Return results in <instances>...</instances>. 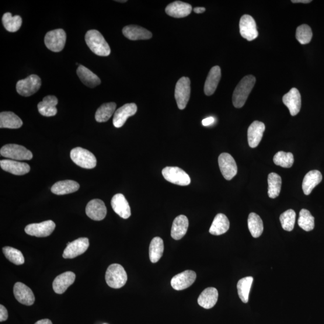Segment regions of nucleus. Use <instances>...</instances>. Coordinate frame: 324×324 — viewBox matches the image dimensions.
Instances as JSON below:
<instances>
[{"label": "nucleus", "mask_w": 324, "mask_h": 324, "mask_svg": "<svg viewBox=\"0 0 324 324\" xmlns=\"http://www.w3.org/2000/svg\"><path fill=\"white\" fill-rule=\"evenodd\" d=\"M163 251H164V244L161 238L155 237L152 240L149 247V256L152 263H158L161 258Z\"/></svg>", "instance_id": "34"}, {"label": "nucleus", "mask_w": 324, "mask_h": 324, "mask_svg": "<svg viewBox=\"0 0 324 324\" xmlns=\"http://www.w3.org/2000/svg\"><path fill=\"white\" fill-rule=\"evenodd\" d=\"M0 154L5 158L15 160H29L33 159V154L24 146L17 144H7L1 148Z\"/></svg>", "instance_id": "5"}, {"label": "nucleus", "mask_w": 324, "mask_h": 324, "mask_svg": "<svg viewBox=\"0 0 324 324\" xmlns=\"http://www.w3.org/2000/svg\"><path fill=\"white\" fill-rule=\"evenodd\" d=\"M138 107L134 103L125 104L118 108L115 112L113 118V124L116 128L123 126L128 117L134 116L137 113Z\"/></svg>", "instance_id": "14"}, {"label": "nucleus", "mask_w": 324, "mask_h": 324, "mask_svg": "<svg viewBox=\"0 0 324 324\" xmlns=\"http://www.w3.org/2000/svg\"><path fill=\"white\" fill-rule=\"evenodd\" d=\"M162 174L166 181L177 185L185 186L191 183L189 176L179 167H166L162 170Z\"/></svg>", "instance_id": "8"}, {"label": "nucleus", "mask_w": 324, "mask_h": 324, "mask_svg": "<svg viewBox=\"0 0 324 324\" xmlns=\"http://www.w3.org/2000/svg\"><path fill=\"white\" fill-rule=\"evenodd\" d=\"M197 274L193 271L186 270L173 277L170 284L177 291L185 290L192 285L196 280Z\"/></svg>", "instance_id": "15"}, {"label": "nucleus", "mask_w": 324, "mask_h": 324, "mask_svg": "<svg viewBox=\"0 0 324 324\" xmlns=\"http://www.w3.org/2000/svg\"><path fill=\"white\" fill-rule=\"evenodd\" d=\"M229 226L228 218L224 214H218L215 215L209 232L212 235H221L228 231Z\"/></svg>", "instance_id": "32"}, {"label": "nucleus", "mask_w": 324, "mask_h": 324, "mask_svg": "<svg viewBox=\"0 0 324 324\" xmlns=\"http://www.w3.org/2000/svg\"><path fill=\"white\" fill-rule=\"evenodd\" d=\"M221 78V69L218 66L211 68L205 82L204 93L210 96L214 93Z\"/></svg>", "instance_id": "25"}, {"label": "nucleus", "mask_w": 324, "mask_h": 324, "mask_svg": "<svg viewBox=\"0 0 324 324\" xmlns=\"http://www.w3.org/2000/svg\"><path fill=\"white\" fill-rule=\"evenodd\" d=\"M268 197L272 199L279 196L282 187V179L276 173H270L268 176Z\"/></svg>", "instance_id": "36"}, {"label": "nucleus", "mask_w": 324, "mask_h": 324, "mask_svg": "<svg viewBox=\"0 0 324 324\" xmlns=\"http://www.w3.org/2000/svg\"><path fill=\"white\" fill-rule=\"evenodd\" d=\"M273 162L277 166L290 168L294 164V155L291 153L278 152L274 155Z\"/></svg>", "instance_id": "41"}, {"label": "nucleus", "mask_w": 324, "mask_h": 324, "mask_svg": "<svg viewBox=\"0 0 324 324\" xmlns=\"http://www.w3.org/2000/svg\"><path fill=\"white\" fill-rule=\"evenodd\" d=\"M3 252L7 259L17 266L23 265L25 262L23 253L19 250L11 247L6 246L3 247Z\"/></svg>", "instance_id": "42"}, {"label": "nucleus", "mask_w": 324, "mask_h": 324, "mask_svg": "<svg viewBox=\"0 0 324 324\" xmlns=\"http://www.w3.org/2000/svg\"><path fill=\"white\" fill-rule=\"evenodd\" d=\"M71 158L76 165L85 169H93L97 165L95 155L87 149L76 147L72 149Z\"/></svg>", "instance_id": "4"}, {"label": "nucleus", "mask_w": 324, "mask_h": 324, "mask_svg": "<svg viewBox=\"0 0 324 324\" xmlns=\"http://www.w3.org/2000/svg\"><path fill=\"white\" fill-rule=\"evenodd\" d=\"M111 205L113 210L121 218L127 219L131 215L129 204L123 194L114 195L111 200Z\"/></svg>", "instance_id": "22"}, {"label": "nucleus", "mask_w": 324, "mask_h": 324, "mask_svg": "<svg viewBox=\"0 0 324 324\" xmlns=\"http://www.w3.org/2000/svg\"><path fill=\"white\" fill-rule=\"evenodd\" d=\"M284 103L290 110L292 116H295L299 113L301 106V97L298 89L292 88L285 94L282 98Z\"/></svg>", "instance_id": "16"}, {"label": "nucleus", "mask_w": 324, "mask_h": 324, "mask_svg": "<svg viewBox=\"0 0 324 324\" xmlns=\"http://www.w3.org/2000/svg\"><path fill=\"white\" fill-rule=\"evenodd\" d=\"M205 8H203V7H201V8H200V7H198V8H195L193 9V11L198 14H200V13H203L205 11Z\"/></svg>", "instance_id": "48"}, {"label": "nucleus", "mask_w": 324, "mask_h": 324, "mask_svg": "<svg viewBox=\"0 0 324 324\" xmlns=\"http://www.w3.org/2000/svg\"><path fill=\"white\" fill-rule=\"evenodd\" d=\"M292 3H305V4H308V3H311V0H292Z\"/></svg>", "instance_id": "49"}, {"label": "nucleus", "mask_w": 324, "mask_h": 324, "mask_svg": "<svg viewBox=\"0 0 324 324\" xmlns=\"http://www.w3.org/2000/svg\"><path fill=\"white\" fill-rule=\"evenodd\" d=\"M35 324H52L51 320L48 319H44L38 320Z\"/></svg>", "instance_id": "47"}, {"label": "nucleus", "mask_w": 324, "mask_h": 324, "mask_svg": "<svg viewBox=\"0 0 324 324\" xmlns=\"http://www.w3.org/2000/svg\"><path fill=\"white\" fill-rule=\"evenodd\" d=\"M0 165L5 171L16 176L25 175L30 170V166L27 163L13 160H2L0 161Z\"/></svg>", "instance_id": "20"}, {"label": "nucleus", "mask_w": 324, "mask_h": 324, "mask_svg": "<svg viewBox=\"0 0 324 324\" xmlns=\"http://www.w3.org/2000/svg\"><path fill=\"white\" fill-rule=\"evenodd\" d=\"M117 104L114 102L104 103L97 110L95 119L99 123H104L110 119L116 111Z\"/></svg>", "instance_id": "35"}, {"label": "nucleus", "mask_w": 324, "mask_h": 324, "mask_svg": "<svg viewBox=\"0 0 324 324\" xmlns=\"http://www.w3.org/2000/svg\"><path fill=\"white\" fill-rule=\"evenodd\" d=\"M313 33L311 28L306 24L299 26L296 31V39L302 45L311 42Z\"/></svg>", "instance_id": "44"}, {"label": "nucleus", "mask_w": 324, "mask_h": 324, "mask_svg": "<svg viewBox=\"0 0 324 324\" xmlns=\"http://www.w3.org/2000/svg\"><path fill=\"white\" fill-rule=\"evenodd\" d=\"M79 187V183L75 181L63 180L55 183L51 190L55 195H64L75 192Z\"/></svg>", "instance_id": "31"}, {"label": "nucleus", "mask_w": 324, "mask_h": 324, "mask_svg": "<svg viewBox=\"0 0 324 324\" xmlns=\"http://www.w3.org/2000/svg\"><path fill=\"white\" fill-rule=\"evenodd\" d=\"M90 246L89 240L87 238H79L67 244L62 257L65 259H73L85 253Z\"/></svg>", "instance_id": "11"}, {"label": "nucleus", "mask_w": 324, "mask_h": 324, "mask_svg": "<svg viewBox=\"0 0 324 324\" xmlns=\"http://www.w3.org/2000/svg\"><path fill=\"white\" fill-rule=\"evenodd\" d=\"M55 223L52 221H47L27 225L25 231L28 235L37 236V237H46L50 236L55 228Z\"/></svg>", "instance_id": "13"}, {"label": "nucleus", "mask_w": 324, "mask_h": 324, "mask_svg": "<svg viewBox=\"0 0 324 324\" xmlns=\"http://www.w3.org/2000/svg\"><path fill=\"white\" fill-rule=\"evenodd\" d=\"M58 99L54 96L45 97L43 100L38 104L37 107L41 115L45 117H52L57 113L56 108Z\"/></svg>", "instance_id": "27"}, {"label": "nucleus", "mask_w": 324, "mask_h": 324, "mask_svg": "<svg viewBox=\"0 0 324 324\" xmlns=\"http://www.w3.org/2000/svg\"><path fill=\"white\" fill-rule=\"evenodd\" d=\"M116 2L118 3H126L127 2L126 0H123V1H120V0H118V1H116Z\"/></svg>", "instance_id": "50"}, {"label": "nucleus", "mask_w": 324, "mask_h": 324, "mask_svg": "<svg viewBox=\"0 0 324 324\" xmlns=\"http://www.w3.org/2000/svg\"><path fill=\"white\" fill-rule=\"evenodd\" d=\"M85 39L87 46L97 55L107 57L110 55L109 45L99 31L92 30L87 31Z\"/></svg>", "instance_id": "2"}, {"label": "nucleus", "mask_w": 324, "mask_h": 324, "mask_svg": "<svg viewBox=\"0 0 324 324\" xmlns=\"http://www.w3.org/2000/svg\"><path fill=\"white\" fill-rule=\"evenodd\" d=\"M255 82L256 78L253 75L246 76L240 81L233 93V106L236 108H241L245 105Z\"/></svg>", "instance_id": "1"}, {"label": "nucleus", "mask_w": 324, "mask_h": 324, "mask_svg": "<svg viewBox=\"0 0 324 324\" xmlns=\"http://www.w3.org/2000/svg\"><path fill=\"white\" fill-rule=\"evenodd\" d=\"M76 276L75 273L71 271H67L59 275L55 278L52 287L55 293L58 294H63L68 290L70 286L74 283Z\"/></svg>", "instance_id": "21"}, {"label": "nucleus", "mask_w": 324, "mask_h": 324, "mask_svg": "<svg viewBox=\"0 0 324 324\" xmlns=\"http://www.w3.org/2000/svg\"><path fill=\"white\" fill-rule=\"evenodd\" d=\"M239 26L240 34L246 40L252 41L258 36L256 24L253 17L249 15L242 16L240 20Z\"/></svg>", "instance_id": "12"}, {"label": "nucleus", "mask_w": 324, "mask_h": 324, "mask_svg": "<svg viewBox=\"0 0 324 324\" xmlns=\"http://www.w3.org/2000/svg\"><path fill=\"white\" fill-rule=\"evenodd\" d=\"M76 72L83 84L90 88H94L100 84L101 81L98 76L85 66L79 65Z\"/></svg>", "instance_id": "30"}, {"label": "nucleus", "mask_w": 324, "mask_h": 324, "mask_svg": "<svg viewBox=\"0 0 324 324\" xmlns=\"http://www.w3.org/2000/svg\"><path fill=\"white\" fill-rule=\"evenodd\" d=\"M248 228L253 237L258 238L262 235L264 231V225L260 216L251 212L248 218Z\"/></svg>", "instance_id": "37"}, {"label": "nucleus", "mask_w": 324, "mask_h": 324, "mask_svg": "<svg viewBox=\"0 0 324 324\" xmlns=\"http://www.w3.org/2000/svg\"><path fill=\"white\" fill-rule=\"evenodd\" d=\"M66 41L64 30L56 29L49 31L45 37V44L52 52H59L63 50Z\"/></svg>", "instance_id": "9"}, {"label": "nucleus", "mask_w": 324, "mask_h": 324, "mask_svg": "<svg viewBox=\"0 0 324 324\" xmlns=\"http://www.w3.org/2000/svg\"><path fill=\"white\" fill-rule=\"evenodd\" d=\"M192 10V7L188 3L180 1L170 3L165 9V12L168 15L181 18L189 15Z\"/></svg>", "instance_id": "24"}, {"label": "nucleus", "mask_w": 324, "mask_h": 324, "mask_svg": "<svg viewBox=\"0 0 324 324\" xmlns=\"http://www.w3.org/2000/svg\"><path fill=\"white\" fill-rule=\"evenodd\" d=\"M106 284L114 289L121 288L126 284L127 275L123 266L113 264L108 267L105 274Z\"/></svg>", "instance_id": "3"}, {"label": "nucleus", "mask_w": 324, "mask_h": 324, "mask_svg": "<svg viewBox=\"0 0 324 324\" xmlns=\"http://www.w3.org/2000/svg\"><path fill=\"white\" fill-rule=\"evenodd\" d=\"M41 85L39 76L31 75L17 82L16 91L20 96L29 97L36 93L40 89Z\"/></svg>", "instance_id": "6"}, {"label": "nucleus", "mask_w": 324, "mask_h": 324, "mask_svg": "<svg viewBox=\"0 0 324 324\" xmlns=\"http://www.w3.org/2000/svg\"><path fill=\"white\" fill-rule=\"evenodd\" d=\"M190 80L187 77L181 78L175 89V98L179 109H185L190 96Z\"/></svg>", "instance_id": "7"}, {"label": "nucleus", "mask_w": 324, "mask_h": 324, "mask_svg": "<svg viewBox=\"0 0 324 324\" xmlns=\"http://www.w3.org/2000/svg\"><path fill=\"white\" fill-rule=\"evenodd\" d=\"M219 168L226 180H231L237 174V165L231 155L224 153L218 159Z\"/></svg>", "instance_id": "10"}, {"label": "nucleus", "mask_w": 324, "mask_h": 324, "mask_svg": "<svg viewBox=\"0 0 324 324\" xmlns=\"http://www.w3.org/2000/svg\"><path fill=\"white\" fill-rule=\"evenodd\" d=\"M295 218L296 213L293 210H288L283 212L280 216L282 228L285 231H292L294 228Z\"/></svg>", "instance_id": "43"}, {"label": "nucleus", "mask_w": 324, "mask_h": 324, "mask_svg": "<svg viewBox=\"0 0 324 324\" xmlns=\"http://www.w3.org/2000/svg\"><path fill=\"white\" fill-rule=\"evenodd\" d=\"M13 294L17 301L26 306H31L34 304L35 297L32 291L27 285L17 282L14 285Z\"/></svg>", "instance_id": "18"}, {"label": "nucleus", "mask_w": 324, "mask_h": 324, "mask_svg": "<svg viewBox=\"0 0 324 324\" xmlns=\"http://www.w3.org/2000/svg\"><path fill=\"white\" fill-rule=\"evenodd\" d=\"M214 121V118L213 117H210L205 118V119L202 121V123H203V125H204V126H208V125L213 124Z\"/></svg>", "instance_id": "46"}, {"label": "nucleus", "mask_w": 324, "mask_h": 324, "mask_svg": "<svg viewBox=\"0 0 324 324\" xmlns=\"http://www.w3.org/2000/svg\"><path fill=\"white\" fill-rule=\"evenodd\" d=\"M23 122L12 112H2L0 114V128L16 129L22 126Z\"/></svg>", "instance_id": "33"}, {"label": "nucleus", "mask_w": 324, "mask_h": 324, "mask_svg": "<svg viewBox=\"0 0 324 324\" xmlns=\"http://www.w3.org/2000/svg\"><path fill=\"white\" fill-rule=\"evenodd\" d=\"M322 176L318 170H313L309 171L303 179L302 187L303 191L306 195L312 193L314 188L322 182Z\"/></svg>", "instance_id": "29"}, {"label": "nucleus", "mask_w": 324, "mask_h": 324, "mask_svg": "<svg viewBox=\"0 0 324 324\" xmlns=\"http://www.w3.org/2000/svg\"><path fill=\"white\" fill-rule=\"evenodd\" d=\"M85 212L87 216L93 221H102L106 217L107 209L102 200L95 199L90 201L87 205Z\"/></svg>", "instance_id": "17"}, {"label": "nucleus", "mask_w": 324, "mask_h": 324, "mask_svg": "<svg viewBox=\"0 0 324 324\" xmlns=\"http://www.w3.org/2000/svg\"><path fill=\"white\" fill-rule=\"evenodd\" d=\"M298 224L305 231H311L315 228V218L309 210L302 209L299 212Z\"/></svg>", "instance_id": "40"}, {"label": "nucleus", "mask_w": 324, "mask_h": 324, "mask_svg": "<svg viewBox=\"0 0 324 324\" xmlns=\"http://www.w3.org/2000/svg\"><path fill=\"white\" fill-rule=\"evenodd\" d=\"M2 21L6 30L11 33L18 31L23 24L21 17L19 15L12 16L9 12L4 14L2 17Z\"/></svg>", "instance_id": "38"}, {"label": "nucleus", "mask_w": 324, "mask_h": 324, "mask_svg": "<svg viewBox=\"0 0 324 324\" xmlns=\"http://www.w3.org/2000/svg\"><path fill=\"white\" fill-rule=\"evenodd\" d=\"M189 220L186 215H180L174 219L171 228V236L176 240L182 239L187 231Z\"/></svg>", "instance_id": "28"}, {"label": "nucleus", "mask_w": 324, "mask_h": 324, "mask_svg": "<svg viewBox=\"0 0 324 324\" xmlns=\"http://www.w3.org/2000/svg\"><path fill=\"white\" fill-rule=\"evenodd\" d=\"M8 318V311H7L4 306L0 305V322L5 321Z\"/></svg>", "instance_id": "45"}, {"label": "nucleus", "mask_w": 324, "mask_h": 324, "mask_svg": "<svg viewBox=\"0 0 324 324\" xmlns=\"http://www.w3.org/2000/svg\"><path fill=\"white\" fill-rule=\"evenodd\" d=\"M266 126L263 122L255 121L250 125L247 131V138L251 148H256L262 140Z\"/></svg>", "instance_id": "19"}, {"label": "nucleus", "mask_w": 324, "mask_h": 324, "mask_svg": "<svg viewBox=\"0 0 324 324\" xmlns=\"http://www.w3.org/2000/svg\"><path fill=\"white\" fill-rule=\"evenodd\" d=\"M123 34L131 40H147L151 39L153 36L150 31L135 25L125 26L123 29Z\"/></svg>", "instance_id": "23"}, {"label": "nucleus", "mask_w": 324, "mask_h": 324, "mask_svg": "<svg viewBox=\"0 0 324 324\" xmlns=\"http://www.w3.org/2000/svg\"><path fill=\"white\" fill-rule=\"evenodd\" d=\"M218 297V291L215 288H207L202 292L198 297V305L204 309H211L217 303Z\"/></svg>", "instance_id": "26"}, {"label": "nucleus", "mask_w": 324, "mask_h": 324, "mask_svg": "<svg viewBox=\"0 0 324 324\" xmlns=\"http://www.w3.org/2000/svg\"><path fill=\"white\" fill-rule=\"evenodd\" d=\"M253 281L252 277H246L240 279L237 284V290L239 297L244 303L249 301L250 288Z\"/></svg>", "instance_id": "39"}]
</instances>
